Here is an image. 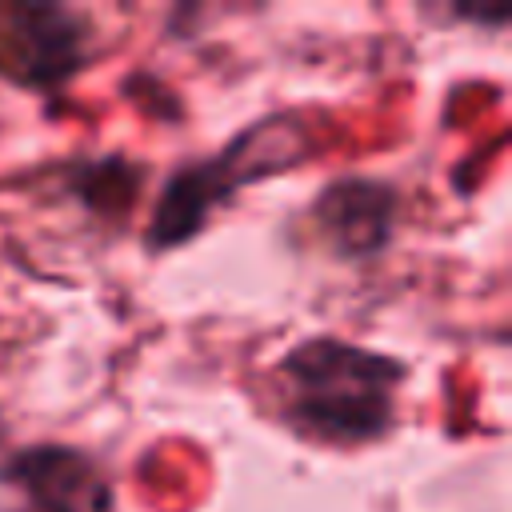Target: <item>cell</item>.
I'll return each mask as SVG.
<instances>
[{"instance_id":"6da1fadb","label":"cell","mask_w":512,"mask_h":512,"mask_svg":"<svg viewBox=\"0 0 512 512\" xmlns=\"http://www.w3.org/2000/svg\"><path fill=\"white\" fill-rule=\"evenodd\" d=\"M284 416L324 444H368L388 432L404 364L336 336H312L284 352Z\"/></svg>"},{"instance_id":"7a4b0ae2","label":"cell","mask_w":512,"mask_h":512,"mask_svg":"<svg viewBox=\"0 0 512 512\" xmlns=\"http://www.w3.org/2000/svg\"><path fill=\"white\" fill-rule=\"evenodd\" d=\"M308 152V132L296 116H264L256 124H248L244 132H236L228 140L224 152H216L212 160L200 164H180L164 188L160 200L152 208L144 244L148 252H168L184 240H192L208 216L236 196V188L276 176L292 164H300Z\"/></svg>"},{"instance_id":"3957f363","label":"cell","mask_w":512,"mask_h":512,"mask_svg":"<svg viewBox=\"0 0 512 512\" xmlns=\"http://www.w3.org/2000/svg\"><path fill=\"white\" fill-rule=\"evenodd\" d=\"M8 76L24 88L52 92L68 84L92 56L88 24L60 4H16L8 8Z\"/></svg>"},{"instance_id":"277c9868","label":"cell","mask_w":512,"mask_h":512,"mask_svg":"<svg viewBox=\"0 0 512 512\" xmlns=\"http://www.w3.org/2000/svg\"><path fill=\"white\" fill-rule=\"evenodd\" d=\"M4 480L24 492V508L16 512H104L108 484L92 456L80 448L36 444L8 460Z\"/></svg>"},{"instance_id":"5b68a950","label":"cell","mask_w":512,"mask_h":512,"mask_svg":"<svg viewBox=\"0 0 512 512\" xmlns=\"http://www.w3.org/2000/svg\"><path fill=\"white\" fill-rule=\"evenodd\" d=\"M320 236L344 260H368L388 248L396 224V188L372 176L332 180L312 204Z\"/></svg>"}]
</instances>
